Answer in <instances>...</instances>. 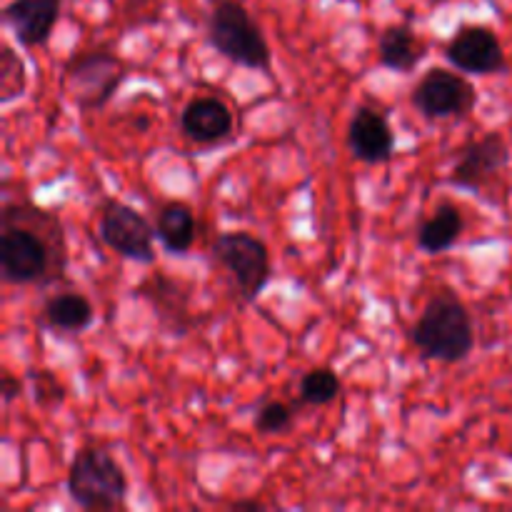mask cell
I'll return each instance as SVG.
<instances>
[{"label":"cell","instance_id":"6da1fadb","mask_svg":"<svg viewBox=\"0 0 512 512\" xmlns=\"http://www.w3.org/2000/svg\"><path fill=\"white\" fill-rule=\"evenodd\" d=\"M68 253L60 218L33 203H8L0 230V270L10 285H48L65 275Z\"/></svg>","mask_w":512,"mask_h":512},{"label":"cell","instance_id":"7a4b0ae2","mask_svg":"<svg viewBox=\"0 0 512 512\" xmlns=\"http://www.w3.org/2000/svg\"><path fill=\"white\" fill-rule=\"evenodd\" d=\"M415 350L423 360L455 365L475 348V325L470 310L453 290L435 293L410 330Z\"/></svg>","mask_w":512,"mask_h":512},{"label":"cell","instance_id":"3957f363","mask_svg":"<svg viewBox=\"0 0 512 512\" xmlns=\"http://www.w3.org/2000/svg\"><path fill=\"white\" fill-rule=\"evenodd\" d=\"M210 48L240 68L270 73L273 53L263 28L240 0H215L205 25Z\"/></svg>","mask_w":512,"mask_h":512},{"label":"cell","instance_id":"277c9868","mask_svg":"<svg viewBox=\"0 0 512 512\" xmlns=\"http://www.w3.org/2000/svg\"><path fill=\"white\" fill-rule=\"evenodd\" d=\"M70 500L90 512L125 508L128 500V475L123 465L105 448H83L75 453L65 478Z\"/></svg>","mask_w":512,"mask_h":512},{"label":"cell","instance_id":"5b68a950","mask_svg":"<svg viewBox=\"0 0 512 512\" xmlns=\"http://www.w3.org/2000/svg\"><path fill=\"white\" fill-rule=\"evenodd\" d=\"M65 85L83 113L103 110L115 98L123 80L128 78V65L110 48H93L75 53L63 68Z\"/></svg>","mask_w":512,"mask_h":512},{"label":"cell","instance_id":"8992f818","mask_svg":"<svg viewBox=\"0 0 512 512\" xmlns=\"http://www.w3.org/2000/svg\"><path fill=\"white\" fill-rule=\"evenodd\" d=\"M213 255L230 273L240 298L245 303H255L268 285L270 273H273L268 245L253 233L230 230V233H220L213 240Z\"/></svg>","mask_w":512,"mask_h":512},{"label":"cell","instance_id":"52a82bcc","mask_svg":"<svg viewBox=\"0 0 512 512\" xmlns=\"http://www.w3.org/2000/svg\"><path fill=\"white\" fill-rule=\"evenodd\" d=\"M410 103L428 120L465 118L478 105V90L460 70L453 73L448 68H430L413 85Z\"/></svg>","mask_w":512,"mask_h":512},{"label":"cell","instance_id":"ba28073f","mask_svg":"<svg viewBox=\"0 0 512 512\" xmlns=\"http://www.w3.org/2000/svg\"><path fill=\"white\" fill-rule=\"evenodd\" d=\"M98 235L115 255L140 265L155 263V225L133 205L105 200L98 215Z\"/></svg>","mask_w":512,"mask_h":512},{"label":"cell","instance_id":"9c48e42d","mask_svg":"<svg viewBox=\"0 0 512 512\" xmlns=\"http://www.w3.org/2000/svg\"><path fill=\"white\" fill-rule=\"evenodd\" d=\"M445 58L465 75L490 78L508 70L500 38L488 25H460L445 45Z\"/></svg>","mask_w":512,"mask_h":512},{"label":"cell","instance_id":"30bf717a","mask_svg":"<svg viewBox=\"0 0 512 512\" xmlns=\"http://www.w3.org/2000/svg\"><path fill=\"white\" fill-rule=\"evenodd\" d=\"M510 145L503 133L490 130L483 138H475L458 150L453 168H450L448 183L455 188L473 190L478 193L483 185H488L500 170L508 168Z\"/></svg>","mask_w":512,"mask_h":512},{"label":"cell","instance_id":"8fae6325","mask_svg":"<svg viewBox=\"0 0 512 512\" xmlns=\"http://www.w3.org/2000/svg\"><path fill=\"white\" fill-rule=\"evenodd\" d=\"M393 128H390L388 115L373 105H360L355 108L353 118L348 123V148L353 158L365 165L388 163L395 155Z\"/></svg>","mask_w":512,"mask_h":512},{"label":"cell","instance_id":"7c38bea8","mask_svg":"<svg viewBox=\"0 0 512 512\" xmlns=\"http://www.w3.org/2000/svg\"><path fill=\"white\" fill-rule=\"evenodd\" d=\"M60 10L63 0H10L3 8V23L23 48H40L53 35Z\"/></svg>","mask_w":512,"mask_h":512},{"label":"cell","instance_id":"4fadbf2b","mask_svg":"<svg viewBox=\"0 0 512 512\" xmlns=\"http://www.w3.org/2000/svg\"><path fill=\"white\" fill-rule=\"evenodd\" d=\"M180 133L198 145L220 143L233 133V110L215 95H198L180 110Z\"/></svg>","mask_w":512,"mask_h":512},{"label":"cell","instance_id":"5bb4252c","mask_svg":"<svg viewBox=\"0 0 512 512\" xmlns=\"http://www.w3.org/2000/svg\"><path fill=\"white\" fill-rule=\"evenodd\" d=\"M138 295L148 300L150 308L155 310V315H158L165 328L185 335V330L193 325V318H190V288H185V283H180V280L168 278V275H153L143 285H138Z\"/></svg>","mask_w":512,"mask_h":512},{"label":"cell","instance_id":"9a60e30c","mask_svg":"<svg viewBox=\"0 0 512 512\" xmlns=\"http://www.w3.org/2000/svg\"><path fill=\"white\" fill-rule=\"evenodd\" d=\"M428 55V45L418 38L410 25L393 23L383 28L378 38V63L393 73H415Z\"/></svg>","mask_w":512,"mask_h":512},{"label":"cell","instance_id":"2e32d148","mask_svg":"<svg viewBox=\"0 0 512 512\" xmlns=\"http://www.w3.org/2000/svg\"><path fill=\"white\" fill-rule=\"evenodd\" d=\"M155 238L160 240L165 253L170 255H185L195 243V213L190 205L180 203V200H170V203L160 205L155 213Z\"/></svg>","mask_w":512,"mask_h":512},{"label":"cell","instance_id":"e0dca14e","mask_svg":"<svg viewBox=\"0 0 512 512\" xmlns=\"http://www.w3.org/2000/svg\"><path fill=\"white\" fill-rule=\"evenodd\" d=\"M40 315H43V323L58 333H85L95 323L93 303L75 290L50 295L43 303Z\"/></svg>","mask_w":512,"mask_h":512},{"label":"cell","instance_id":"ac0fdd59","mask_svg":"<svg viewBox=\"0 0 512 512\" xmlns=\"http://www.w3.org/2000/svg\"><path fill=\"white\" fill-rule=\"evenodd\" d=\"M465 218L458 205L440 203L428 220L418 228V248L428 255H440L463 238Z\"/></svg>","mask_w":512,"mask_h":512},{"label":"cell","instance_id":"d6986e66","mask_svg":"<svg viewBox=\"0 0 512 512\" xmlns=\"http://www.w3.org/2000/svg\"><path fill=\"white\" fill-rule=\"evenodd\" d=\"M340 393H343V380L330 368L308 370L298 385V400L303 405H310V408L330 405L333 400H338Z\"/></svg>","mask_w":512,"mask_h":512},{"label":"cell","instance_id":"ffe728a7","mask_svg":"<svg viewBox=\"0 0 512 512\" xmlns=\"http://www.w3.org/2000/svg\"><path fill=\"white\" fill-rule=\"evenodd\" d=\"M25 88H28V75H25L23 60L15 55L10 45H3L0 50V100L5 105L13 103L25 93Z\"/></svg>","mask_w":512,"mask_h":512},{"label":"cell","instance_id":"44dd1931","mask_svg":"<svg viewBox=\"0 0 512 512\" xmlns=\"http://www.w3.org/2000/svg\"><path fill=\"white\" fill-rule=\"evenodd\" d=\"M295 410L293 405L283 403V400H268L265 405H260V410L255 413V430L260 435H280L288 433L293 428Z\"/></svg>","mask_w":512,"mask_h":512},{"label":"cell","instance_id":"7402d4cb","mask_svg":"<svg viewBox=\"0 0 512 512\" xmlns=\"http://www.w3.org/2000/svg\"><path fill=\"white\" fill-rule=\"evenodd\" d=\"M0 393H3V403L5 405L15 403V400L23 395V380H20L18 375H13V373H8V370H5L3 380H0Z\"/></svg>","mask_w":512,"mask_h":512},{"label":"cell","instance_id":"603a6c76","mask_svg":"<svg viewBox=\"0 0 512 512\" xmlns=\"http://www.w3.org/2000/svg\"><path fill=\"white\" fill-rule=\"evenodd\" d=\"M233 510H263L265 505L260 500H238V503L230 505Z\"/></svg>","mask_w":512,"mask_h":512}]
</instances>
